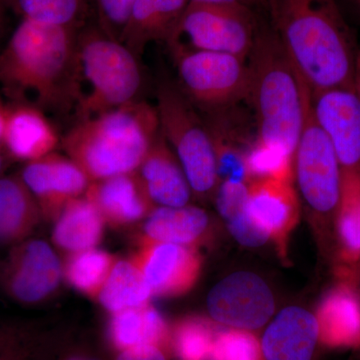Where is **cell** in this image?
Instances as JSON below:
<instances>
[{
    "mask_svg": "<svg viewBox=\"0 0 360 360\" xmlns=\"http://www.w3.org/2000/svg\"><path fill=\"white\" fill-rule=\"evenodd\" d=\"M177 85L201 113L233 108L248 101V60L221 52H187L174 58Z\"/></svg>",
    "mask_w": 360,
    "mask_h": 360,
    "instance_id": "obj_8",
    "label": "cell"
},
{
    "mask_svg": "<svg viewBox=\"0 0 360 360\" xmlns=\"http://www.w3.org/2000/svg\"><path fill=\"white\" fill-rule=\"evenodd\" d=\"M117 259L106 251L87 250L71 253L63 274L73 288L89 297H98Z\"/></svg>",
    "mask_w": 360,
    "mask_h": 360,
    "instance_id": "obj_27",
    "label": "cell"
},
{
    "mask_svg": "<svg viewBox=\"0 0 360 360\" xmlns=\"http://www.w3.org/2000/svg\"><path fill=\"white\" fill-rule=\"evenodd\" d=\"M0 360H6V359H4V357L0 356Z\"/></svg>",
    "mask_w": 360,
    "mask_h": 360,
    "instance_id": "obj_45",
    "label": "cell"
},
{
    "mask_svg": "<svg viewBox=\"0 0 360 360\" xmlns=\"http://www.w3.org/2000/svg\"><path fill=\"white\" fill-rule=\"evenodd\" d=\"M354 87L355 90H356L357 94H359L360 97V77H355Z\"/></svg>",
    "mask_w": 360,
    "mask_h": 360,
    "instance_id": "obj_43",
    "label": "cell"
},
{
    "mask_svg": "<svg viewBox=\"0 0 360 360\" xmlns=\"http://www.w3.org/2000/svg\"><path fill=\"white\" fill-rule=\"evenodd\" d=\"M321 342L333 347L360 345V300L342 285L322 300L316 315Z\"/></svg>",
    "mask_w": 360,
    "mask_h": 360,
    "instance_id": "obj_21",
    "label": "cell"
},
{
    "mask_svg": "<svg viewBox=\"0 0 360 360\" xmlns=\"http://www.w3.org/2000/svg\"><path fill=\"white\" fill-rule=\"evenodd\" d=\"M63 360H104L96 354H89L87 352H71Z\"/></svg>",
    "mask_w": 360,
    "mask_h": 360,
    "instance_id": "obj_39",
    "label": "cell"
},
{
    "mask_svg": "<svg viewBox=\"0 0 360 360\" xmlns=\"http://www.w3.org/2000/svg\"><path fill=\"white\" fill-rule=\"evenodd\" d=\"M215 321L239 330L262 328L274 311L269 286L250 272H236L217 284L207 298Z\"/></svg>",
    "mask_w": 360,
    "mask_h": 360,
    "instance_id": "obj_10",
    "label": "cell"
},
{
    "mask_svg": "<svg viewBox=\"0 0 360 360\" xmlns=\"http://www.w3.org/2000/svg\"><path fill=\"white\" fill-rule=\"evenodd\" d=\"M257 136L295 155L311 91L265 20L248 58Z\"/></svg>",
    "mask_w": 360,
    "mask_h": 360,
    "instance_id": "obj_4",
    "label": "cell"
},
{
    "mask_svg": "<svg viewBox=\"0 0 360 360\" xmlns=\"http://www.w3.org/2000/svg\"><path fill=\"white\" fill-rule=\"evenodd\" d=\"M4 156L2 155L1 149H0V174H1L2 170H4Z\"/></svg>",
    "mask_w": 360,
    "mask_h": 360,
    "instance_id": "obj_44",
    "label": "cell"
},
{
    "mask_svg": "<svg viewBox=\"0 0 360 360\" xmlns=\"http://www.w3.org/2000/svg\"><path fill=\"white\" fill-rule=\"evenodd\" d=\"M79 28L21 20L0 49V86L11 103L56 116L73 115Z\"/></svg>",
    "mask_w": 360,
    "mask_h": 360,
    "instance_id": "obj_2",
    "label": "cell"
},
{
    "mask_svg": "<svg viewBox=\"0 0 360 360\" xmlns=\"http://www.w3.org/2000/svg\"><path fill=\"white\" fill-rule=\"evenodd\" d=\"M213 340L210 323L198 317L180 321L172 338L180 360H205L210 356Z\"/></svg>",
    "mask_w": 360,
    "mask_h": 360,
    "instance_id": "obj_31",
    "label": "cell"
},
{
    "mask_svg": "<svg viewBox=\"0 0 360 360\" xmlns=\"http://www.w3.org/2000/svg\"><path fill=\"white\" fill-rule=\"evenodd\" d=\"M103 215L85 196L70 201L56 219L52 239L58 248L70 253L94 248L104 231Z\"/></svg>",
    "mask_w": 360,
    "mask_h": 360,
    "instance_id": "obj_23",
    "label": "cell"
},
{
    "mask_svg": "<svg viewBox=\"0 0 360 360\" xmlns=\"http://www.w3.org/2000/svg\"><path fill=\"white\" fill-rule=\"evenodd\" d=\"M20 177L46 219H56L70 201L84 195L90 184L75 161L54 153L26 162Z\"/></svg>",
    "mask_w": 360,
    "mask_h": 360,
    "instance_id": "obj_13",
    "label": "cell"
},
{
    "mask_svg": "<svg viewBox=\"0 0 360 360\" xmlns=\"http://www.w3.org/2000/svg\"><path fill=\"white\" fill-rule=\"evenodd\" d=\"M160 130L155 106L141 99L75 123L61 143L92 182L136 172Z\"/></svg>",
    "mask_w": 360,
    "mask_h": 360,
    "instance_id": "obj_3",
    "label": "cell"
},
{
    "mask_svg": "<svg viewBox=\"0 0 360 360\" xmlns=\"http://www.w3.org/2000/svg\"><path fill=\"white\" fill-rule=\"evenodd\" d=\"M153 295L141 269L131 260H117L97 298L113 314L148 305Z\"/></svg>",
    "mask_w": 360,
    "mask_h": 360,
    "instance_id": "obj_26",
    "label": "cell"
},
{
    "mask_svg": "<svg viewBox=\"0 0 360 360\" xmlns=\"http://www.w3.org/2000/svg\"><path fill=\"white\" fill-rule=\"evenodd\" d=\"M264 15L311 94L354 87L357 52L338 0H266Z\"/></svg>",
    "mask_w": 360,
    "mask_h": 360,
    "instance_id": "obj_1",
    "label": "cell"
},
{
    "mask_svg": "<svg viewBox=\"0 0 360 360\" xmlns=\"http://www.w3.org/2000/svg\"><path fill=\"white\" fill-rule=\"evenodd\" d=\"M212 360H262V347L248 331L232 329L213 340Z\"/></svg>",
    "mask_w": 360,
    "mask_h": 360,
    "instance_id": "obj_32",
    "label": "cell"
},
{
    "mask_svg": "<svg viewBox=\"0 0 360 360\" xmlns=\"http://www.w3.org/2000/svg\"><path fill=\"white\" fill-rule=\"evenodd\" d=\"M115 360H167V355L156 345H142L120 350Z\"/></svg>",
    "mask_w": 360,
    "mask_h": 360,
    "instance_id": "obj_36",
    "label": "cell"
},
{
    "mask_svg": "<svg viewBox=\"0 0 360 360\" xmlns=\"http://www.w3.org/2000/svg\"><path fill=\"white\" fill-rule=\"evenodd\" d=\"M338 234L345 257H360V169H342L338 205Z\"/></svg>",
    "mask_w": 360,
    "mask_h": 360,
    "instance_id": "obj_28",
    "label": "cell"
},
{
    "mask_svg": "<svg viewBox=\"0 0 360 360\" xmlns=\"http://www.w3.org/2000/svg\"><path fill=\"white\" fill-rule=\"evenodd\" d=\"M132 262L142 272L153 295L179 296L193 288L200 272V257L191 246L142 238Z\"/></svg>",
    "mask_w": 360,
    "mask_h": 360,
    "instance_id": "obj_14",
    "label": "cell"
},
{
    "mask_svg": "<svg viewBox=\"0 0 360 360\" xmlns=\"http://www.w3.org/2000/svg\"><path fill=\"white\" fill-rule=\"evenodd\" d=\"M188 0H135L120 42L137 58L151 42L167 41Z\"/></svg>",
    "mask_w": 360,
    "mask_h": 360,
    "instance_id": "obj_20",
    "label": "cell"
},
{
    "mask_svg": "<svg viewBox=\"0 0 360 360\" xmlns=\"http://www.w3.org/2000/svg\"><path fill=\"white\" fill-rule=\"evenodd\" d=\"M42 217L39 203L20 176H0V243L25 240Z\"/></svg>",
    "mask_w": 360,
    "mask_h": 360,
    "instance_id": "obj_22",
    "label": "cell"
},
{
    "mask_svg": "<svg viewBox=\"0 0 360 360\" xmlns=\"http://www.w3.org/2000/svg\"><path fill=\"white\" fill-rule=\"evenodd\" d=\"M229 221V231L241 245L257 248L266 243L269 236L266 232L260 229L257 224H253L248 213V207L245 212L239 213Z\"/></svg>",
    "mask_w": 360,
    "mask_h": 360,
    "instance_id": "obj_35",
    "label": "cell"
},
{
    "mask_svg": "<svg viewBox=\"0 0 360 360\" xmlns=\"http://www.w3.org/2000/svg\"><path fill=\"white\" fill-rule=\"evenodd\" d=\"M311 110L341 168L360 169V97L354 87L311 94Z\"/></svg>",
    "mask_w": 360,
    "mask_h": 360,
    "instance_id": "obj_12",
    "label": "cell"
},
{
    "mask_svg": "<svg viewBox=\"0 0 360 360\" xmlns=\"http://www.w3.org/2000/svg\"><path fill=\"white\" fill-rule=\"evenodd\" d=\"M155 106L160 132L176 155L193 193H212L219 176L212 139L200 110L169 79L158 84Z\"/></svg>",
    "mask_w": 360,
    "mask_h": 360,
    "instance_id": "obj_7",
    "label": "cell"
},
{
    "mask_svg": "<svg viewBox=\"0 0 360 360\" xmlns=\"http://www.w3.org/2000/svg\"><path fill=\"white\" fill-rule=\"evenodd\" d=\"M137 174L155 205L161 207H181L188 203L193 189L160 130Z\"/></svg>",
    "mask_w": 360,
    "mask_h": 360,
    "instance_id": "obj_18",
    "label": "cell"
},
{
    "mask_svg": "<svg viewBox=\"0 0 360 360\" xmlns=\"http://www.w3.org/2000/svg\"><path fill=\"white\" fill-rule=\"evenodd\" d=\"M4 125H6V105L0 101V148H1L2 137H4Z\"/></svg>",
    "mask_w": 360,
    "mask_h": 360,
    "instance_id": "obj_40",
    "label": "cell"
},
{
    "mask_svg": "<svg viewBox=\"0 0 360 360\" xmlns=\"http://www.w3.org/2000/svg\"><path fill=\"white\" fill-rule=\"evenodd\" d=\"M296 179L303 198L314 212L338 210L342 168L328 136L315 120L311 98L293 155Z\"/></svg>",
    "mask_w": 360,
    "mask_h": 360,
    "instance_id": "obj_9",
    "label": "cell"
},
{
    "mask_svg": "<svg viewBox=\"0 0 360 360\" xmlns=\"http://www.w3.org/2000/svg\"><path fill=\"white\" fill-rule=\"evenodd\" d=\"M108 336L117 352L142 345H156L167 352L170 340L167 322L148 304L113 314Z\"/></svg>",
    "mask_w": 360,
    "mask_h": 360,
    "instance_id": "obj_24",
    "label": "cell"
},
{
    "mask_svg": "<svg viewBox=\"0 0 360 360\" xmlns=\"http://www.w3.org/2000/svg\"><path fill=\"white\" fill-rule=\"evenodd\" d=\"M194 2H206V4H234L252 9L258 13L264 14L266 0H188Z\"/></svg>",
    "mask_w": 360,
    "mask_h": 360,
    "instance_id": "obj_37",
    "label": "cell"
},
{
    "mask_svg": "<svg viewBox=\"0 0 360 360\" xmlns=\"http://www.w3.org/2000/svg\"><path fill=\"white\" fill-rule=\"evenodd\" d=\"M59 134L44 111L25 103L6 106L1 148L13 160L32 161L54 153Z\"/></svg>",
    "mask_w": 360,
    "mask_h": 360,
    "instance_id": "obj_15",
    "label": "cell"
},
{
    "mask_svg": "<svg viewBox=\"0 0 360 360\" xmlns=\"http://www.w3.org/2000/svg\"><path fill=\"white\" fill-rule=\"evenodd\" d=\"M246 167L250 177L291 182L293 175V155L283 146L264 141L255 136L246 155Z\"/></svg>",
    "mask_w": 360,
    "mask_h": 360,
    "instance_id": "obj_30",
    "label": "cell"
},
{
    "mask_svg": "<svg viewBox=\"0 0 360 360\" xmlns=\"http://www.w3.org/2000/svg\"><path fill=\"white\" fill-rule=\"evenodd\" d=\"M355 77H360V51L357 52L356 66H355Z\"/></svg>",
    "mask_w": 360,
    "mask_h": 360,
    "instance_id": "obj_42",
    "label": "cell"
},
{
    "mask_svg": "<svg viewBox=\"0 0 360 360\" xmlns=\"http://www.w3.org/2000/svg\"><path fill=\"white\" fill-rule=\"evenodd\" d=\"M234 4L189 1L165 41L172 58L187 52L233 54L248 60L264 20Z\"/></svg>",
    "mask_w": 360,
    "mask_h": 360,
    "instance_id": "obj_6",
    "label": "cell"
},
{
    "mask_svg": "<svg viewBox=\"0 0 360 360\" xmlns=\"http://www.w3.org/2000/svg\"><path fill=\"white\" fill-rule=\"evenodd\" d=\"M208 226L207 214L194 206L158 207L148 215L144 238L160 243L191 246L200 240Z\"/></svg>",
    "mask_w": 360,
    "mask_h": 360,
    "instance_id": "obj_25",
    "label": "cell"
},
{
    "mask_svg": "<svg viewBox=\"0 0 360 360\" xmlns=\"http://www.w3.org/2000/svg\"><path fill=\"white\" fill-rule=\"evenodd\" d=\"M360 18V0H345Z\"/></svg>",
    "mask_w": 360,
    "mask_h": 360,
    "instance_id": "obj_41",
    "label": "cell"
},
{
    "mask_svg": "<svg viewBox=\"0 0 360 360\" xmlns=\"http://www.w3.org/2000/svg\"><path fill=\"white\" fill-rule=\"evenodd\" d=\"M103 215L106 224H134L155 210L136 172L90 182L84 193Z\"/></svg>",
    "mask_w": 360,
    "mask_h": 360,
    "instance_id": "obj_16",
    "label": "cell"
},
{
    "mask_svg": "<svg viewBox=\"0 0 360 360\" xmlns=\"http://www.w3.org/2000/svg\"><path fill=\"white\" fill-rule=\"evenodd\" d=\"M319 341L316 316L291 307L269 324L260 347L265 360H314Z\"/></svg>",
    "mask_w": 360,
    "mask_h": 360,
    "instance_id": "obj_17",
    "label": "cell"
},
{
    "mask_svg": "<svg viewBox=\"0 0 360 360\" xmlns=\"http://www.w3.org/2000/svg\"><path fill=\"white\" fill-rule=\"evenodd\" d=\"M248 213L253 224L283 243L298 217L297 196L291 182L255 180L248 186Z\"/></svg>",
    "mask_w": 360,
    "mask_h": 360,
    "instance_id": "obj_19",
    "label": "cell"
},
{
    "mask_svg": "<svg viewBox=\"0 0 360 360\" xmlns=\"http://www.w3.org/2000/svg\"><path fill=\"white\" fill-rule=\"evenodd\" d=\"M9 9H11L9 0H0V44L6 35Z\"/></svg>",
    "mask_w": 360,
    "mask_h": 360,
    "instance_id": "obj_38",
    "label": "cell"
},
{
    "mask_svg": "<svg viewBox=\"0 0 360 360\" xmlns=\"http://www.w3.org/2000/svg\"><path fill=\"white\" fill-rule=\"evenodd\" d=\"M248 186L245 184L221 182L217 195V205L220 214L229 220L248 207Z\"/></svg>",
    "mask_w": 360,
    "mask_h": 360,
    "instance_id": "obj_34",
    "label": "cell"
},
{
    "mask_svg": "<svg viewBox=\"0 0 360 360\" xmlns=\"http://www.w3.org/2000/svg\"><path fill=\"white\" fill-rule=\"evenodd\" d=\"M94 7L96 25L111 39L120 40L135 0H87Z\"/></svg>",
    "mask_w": 360,
    "mask_h": 360,
    "instance_id": "obj_33",
    "label": "cell"
},
{
    "mask_svg": "<svg viewBox=\"0 0 360 360\" xmlns=\"http://www.w3.org/2000/svg\"><path fill=\"white\" fill-rule=\"evenodd\" d=\"M144 75L139 58L98 27L79 30L73 75L75 123L141 101Z\"/></svg>",
    "mask_w": 360,
    "mask_h": 360,
    "instance_id": "obj_5",
    "label": "cell"
},
{
    "mask_svg": "<svg viewBox=\"0 0 360 360\" xmlns=\"http://www.w3.org/2000/svg\"><path fill=\"white\" fill-rule=\"evenodd\" d=\"M21 20L79 28L86 13L87 0H9Z\"/></svg>",
    "mask_w": 360,
    "mask_h": 360,
    "instance_id": "obj_29",
    "label": "cell"
},
{
    "mask_svg": "<svg viewBox=\"0 0 360 360\" xmlns=\"http://www.w3.org/2000/svg\"><path fill=\"white\" fill-rule=\"evenodd\" d=\"M63 276L60 262L44 240L21 241L11 251L2 281L7 292L22 303H37L58 288Z\"/></svg>",
    "mask_w": 360,
    "mask_h": 360,
    "instance_id": "obj_11",
    "label": "cell"
}]
</instances>
